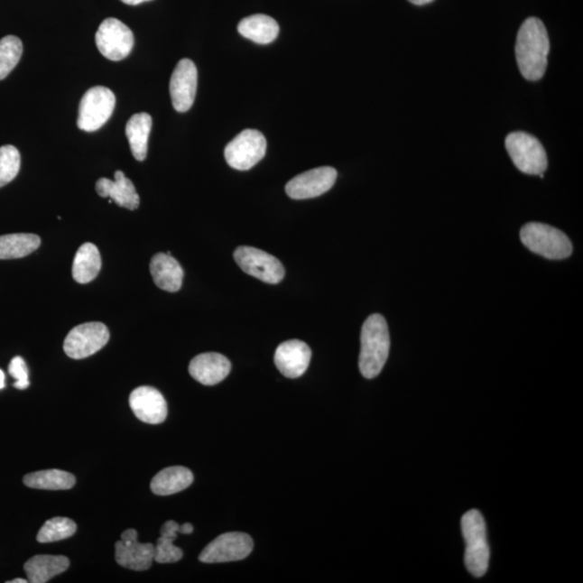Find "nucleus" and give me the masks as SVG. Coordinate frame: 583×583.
Listing matches in <instances>:
<instances>
[{
	"instance_id": "ddd939ff",
	"label": "nucleus",
	"mask_w": 583,
	"mask_h": 583,
	"mask_svg": "<svg viewBox=\"0 0 583 583\" xmlns=\"http://www.w3.org/2000/svg\"><path fill=\"white\" fill-rule=\"evenodd\" d=\"M198 71L190 59L180 60L170 80V96L176 112L190 111L195 102Z\"/></svg>"
},
{
	"instance_id": "72a5a7b5",
	"label": "nucleus",
	"mask_w": 583,
	"mask_h": 583,
	"mask_svg": "<svg viewBox=\"0 0 583 583\" xmlns=\"http://www.w3.org/2000/svg\"><path fill=\"white\" fill-rule=\"evenodd\" d=\"M409 2L417 5H427L429 3H432L433 0H409Z\"/></svg>"
},
{
	"instance_id": "412c9836",
	"label": "nucleus",
	"mask_w": 583,
	"mask_h": 583,
	"mask_svg": "<svg viewBox=\"0 0 583 583\" xmlns=\"http://www.w3.org/2000/svg\"><path fill=\"white\" fill-rule=\"evenodd\" d=\"M194 482V475L185 467H168L157 473L151 483L152 492L158 496H169L184 491Z\"/></svg>"
},
{
	"instance_id": "7c9ffc66",
	"label": "nucleus",
	"mask_w": 583,
	"mask_h": 583,
	"mask_svg": "<svg viewBox=\"0 0 583 583\" xmlns=\"http://www.w3.org/2000/svg\"><path fill=\"white\" fill-rule=\"evenodd\" d=\"M9 374L16 379L14 384L16 389L24 390L30 387L29 368H27L23 357L15 356L11 360Z\"/></svg>"
},
{
	"instance_id": "5701e85b",
	"label": "nucleus",
	"mask_w": 583,
	"mask_h": 583,
	"mask_svg": "<svg viewBox=\"0 0 583 583\" xmlns=\"http://www.w3.org/2000/svg\"><path fill=\"white\" fill-rule=\"evenodd\" d=\"M152 125V117L146 113L134 115L125 125V135L128 137L132 155L137 162L145 161Z\"/></svg>"
},
{
	"instance_id": "39448f33",
	"label": "nucleus",
	"mask_w": 583,
	"mask_h": 583,
	"mask_svg": "<svg viewBox=\"0 0 583 583\" xmlns=\"http://www.w3.org/2000/svg\"><path fill=\"white\" fill-rule=\"evenodd\" d=\"M505 148L521 172L543 178L548 158L541 141L535 136L526 132H513L505 139Z\"/></svg>"
},
{
	"instance_id": "a878e982",
	"label": "nucleus",
	"mask_w": 583,
	"mask_h": 583,
	"mask_svg": "<svg viewBox=\"0 0 583 583\" xmlns=\"http://www.w3.org/2000/svg\"><path fill=\"white\" fill-rule=\"evenodd\" d=\"M42 245L34 234H11L0 236V260H15L30 255Z\"/></svg>"
},
{
	"instance_id": "f257e3e1",
	"label": "nucleus",
	"mask_w": 583,
	"mask_h": 583,
	"mask_svg": "<svg viewBox=\"0 0 583 583\" xmlns=\"http://www.w3.org/2000/svg\"><path fill=\"white\" fill-rule=\"evenodd\" d=\"M550 41L546 26L538 18L527 19L518 32L515 54L524 79H541L546 73Z\"/></svg>"
},
{
	"instance_id": "aec40b11",
	"label": "nucleus",
	"mask_w": 583,
	"mask_h": 583,
	"mask_svg": "<svg viewBox=\"0 0 583 583\" xmlns=\"http://www.w3.org/2000/svg\"><path fill=\"white\" fill-rule=\"evenodd\" d=\"M69 568V560L63 555H36L24 565L27 579L32 583H46Z\"/></svg>"
},
{
	"instance_id": "4468645a",
	"label": "nucleus",
	"mask_w": 583,
	"mask_h": 583,
	"mask_svg": "<svg viewBox=\"0 0 583 583\" xmlns=\"http://www.w3.org/2000/svg\"><path fill=\"white\" fill-rule=\"evenodd\" d=\"M116 562L125 569L143 571L151 569L155 557L153 543H141L137 541V532L134 528L121 535V541L115 544Z\"/></svg>"
},
{
	"instance_id": "20e7f679",
	"label": "nucleus",
	"mask_w": 583,
	"mask_h": 583,
	"mask_svg": "<svg viewBox=\"0 0 583 583\" xmlns=\"http://www.w3.org/2000/svg\"><path fill=\"white\" fill-rule=\"evenodd\" d=\"M520 236L528 250L548 260H564L573 253L569 236L547 224L528 223L521 229Z\"/></svg>"
},
{
	"instance_id": "bb28decb",
	"label": "nucleus",
	"mask_w": 583,
	"mask_h": 583,
	"mask_svg": "<svg viewBox=\"0 0 583 583\" xmlns=\"http://www.w3.org/2000/svg\"><path fill=\"white\" fill-rule=\"evenodd\" d=\"M180 533V525L175 521H168L161 530V537L155 546L153 560L159 564L179 562L183 558L181 549L175 547L173 542Z\"/></svg>"
},
{
	"instance_id": "cd10ccee",
	"label": "nucleus",
	"mask_w": 583,
	"mask_h": 583,
	"mask_svg": "<svg viewBox=\"0 0 583 583\" xmlns=\"http://www.w3.org/2000/svg\"><path fill=\"white\" fill-rule=\"evenodd\" d=\"M77 531V525L73 520L69 518H53L46 522L37 535V541L41 543H51L64 541Z\"/></svg>"
},
{
	"instance_id": "7ed1b4c3",
	"label": "nucleus",
	"mask_w": 583,
	"mask_h": 583,
	"mask_svg": "<svg viewBox=\"0 0 583 583\" xmlns=\"http://www.w3.org/2000/svg\"><path fill=\"white\" fill-rule=\"evenodd\" d=\"M461 532L466 541V568L472 576L481 578L486 574L491 554H489L486 524L480 511H467L461 519Z\"/></svg>"
},
{
	"instance_id": "f3484780",
	"label": "nucleus",
	"mask_w": 583,
	"mask_h": 583,
	"mask_svg": "<svg viewBox=\"0 0 583 583\" xmlns=\"http://www.w3.org/2000/svg\"><path fill=\"white\" fill-rule=\"evenodd\" d=\"M232 370V363L223 355L208 352L194 357L190 365V374L206 386H214L224 381Z\"/></svg>"
},
{
	"instance_id": "1a4fd4ad",
	"label": "nucleus",
	"mask_w": 583,
	"mask_h": 583,
	"mask_svg": "<svg viewBox=\"0 0 583 583\" xmlns=\"http://www.w3.org/2000/svg\"><path fill=\"white\" fill-rule=\"evenodd\" d=\"M109 340L106 324L89 322L80 324L69 333L64 340V351L71 359L80 360L100 351Z\"/></svg>"
},
{
	"instance_id": "a211bd4d",
	"label": "nucleus",
	"mask_w": 583,
	"mask_h": 583,
	"mask_svg": "<svg viewBox=\"0 0 583 583\" xmlns=\"http://www.w3.org/2000/svg\"><path fill=\"white\" fill-rule=\"evenodd\" d=\"M97 192L103 198H111L121 208L136 210L140 206V197L135 186L123 171L115 173V180L100 179L97 181Z\"/></svg>"
},
{
	"instance_id": "2eb2a0df",
	"label": "nucleus",
	"mask_w": 583,
	"mask_h": 583,
	"mask_svg": "<svg viewBox=\"0 0 583 583\" xmlns=\"http://www.w3.org/2000/svg\"><path fill=\"white\" fill-rule=\"evenodd\" d=\"M130 408L143 422L158 425L167 420L168 404L159 390L143 386L134 390L129 398Z\"/></svg>"
},
{
	"instance_id": "c9c22d12",
	"label": "nucleus",
	"mask_w": 583,
	"mask_h": 583,
	"mask_svg": "<svg viewBox=\"0 0 583 583\" xmlns=\"http://www.w3.org/2000/svg\"><path fill=\"white\" fill-rule=\"evenodd\" d=\"M26 582H29V580L21 579V578H16L11 581H7V583H26Z\"/></svg>"
},
{
	"instance_id": "6e6552de",
	"label": "nucleus",
	"mask_w": 583,
	"mask_h": 583,
	"mask_svg": "<svg viewBox=\"0 0 583 583\" xmlns=\"http://www.w3.org/2000/svg\"><path fill=\"white\" fill-rule=\"evenodd\" d=\"M234 256L242 271L264 282L277 284L284 278L282 262L267 252L252 246H239Z\"/></svg>"
},
{
	"instance_id": "b1692460",
	"label": "nucleus",
	"mask_w": 583,
	"mask_h": 583,
	"mask_svg": "<svg viewBox=\"0 0 583 583\" xmlns=\"http://www.w3.org/2000/svg\"><path fill=\"white\" fill-rule=\"evenodd\" d=\"M102 267L100 251L93 245H82L76 253L73 263V278L75 282L86 284L97 277Z\"/></svg>"
},
{
	"instance_id": "0eeeda50",
	"label": "nucleus",
	"mask_w": 583,
	"mask_h": 583,
	"mask_svg": "<svg viewBox=\"0 0 583 583\" xmlns=\"http://www.w3.org/2000/svg\"><path fill=\"white\" fill-rule=\"evenodd\" d=\"M267 142L262 132L247 129L242 131L225 148V159L230 167L246 171L266 155Z\"/></svg>"
},
{
	"instance_id": "6ab92c4d",
	"label": "nucleus",
	"mask_w": 583,
	"mask_h": 583,
	"mask_svg": "<svg viewBox=\"0 0 583 583\" xmlns=\"http://www.w3.org/2000/svg\"><path fill=\"white\" fill-rule=\"evenodd\" d=\"M151 273L158 288L163 291L178 292L183 284L184 271L171 253H158L152 258Z\"/></svg>"
},
{
	"instance_id": "f8f14e48",
	"label": "nucleus",
	"mask_w": 583,
	"mask_h": 583,
	"mask_svg": "<svg viewBox=\"0 0 583 583\" xmlns=\"http://www.w3.org/2000/svg\"><path fill=\"white\" fill-rule=\"evenodd\" d=\"M337 179L338 171L334 168H316L292 179L285 187V191L292 199H311L326 194L332 189Z\"/></svg>"
},
{
	"instance_id": "f704fd0d",
	"label": "nucleus",
	"mask_w": 583,
	"mask_h": 583,
	"mask_svg": "<svg viewBox=\"0 0 583 583\" xmlns=\"http://www.w3.org/2000/svg\"><path fill=\"white\" fill-rule=\"evenodd\" d=\"M5 386V373L0 370V389H4Z\"/></svg>"
},
{
	"instance_id": "393cba45",
	"label": "nucleus",
	"mask_w": 583,
	"mask_h": 583,
	"mask_svg": "<svg viewBox=\"0 0 583 583\" xmlns=\"http://www.w3.org/2000/svg\"><path fill=\"white\" fill-rule=\"evenodd\" d=\"M23 482L31 488L66 491L75 486L76 478L69 472L51 469L30 473L24 477Z\"/></svg>"
},
{
	"instance_id": "9d476101",
	"label": "nucleus",
	"mask_w": 583,
	"mask_h": 583,
	"mask_svg": "<svg viewBox=\"0 0 583 583\" xmlns=\"http://www.w3.org/2000/svg\"><path fill=\"white\" fill-rule=\"evenodd\" d=\"M254 542L245 532H227L208 544L199 555L200 562L207 564L235 562L251 554Z\"/></svg>"
},
{
	"instance_id": "dca6fc26",
	"label": "nucleus",
	"mask_w": 583,
	"mask_h": 583,
	"mask_svg": "<svg viewBox=\"0 0 583 583\" xmlns=\"http://www.w3.org/2000/svg\"><path fill=\"white\" fill-rule=\"evenodd\" d=\"M311 359V350L301 340L292 339L279 345L274 352V365L288 378L304 375Z\"/></svg>"
},
{
	"instance_id": "f03ea898",
	"label": "nucleus",
	"mask_w": 583,
	"mask_h": 583,
	"mask_svg": "<svg viewBox=\"0 0 583 583\" xmlns=\"http://www.w3.org/2000/svg\"><path fill=\"white\" fill-rule=\"evenodd\" d=\"M390 350V337L386 320L382 315H372L363 324L359 368L363 376L373 379L386 365Z\"/></svg>"
},
{
	"instance_id": "423d86ee",
	"label": "nucleus",
	"mask_w": 583,
	"mask_h": 583,
	"mask_svg": "<svg viewBox=\"0 0 583 583\" xmlns=\"http://www.w3.org/2000/svg\"><path fill=\"white\" fill-rule=\"evenodd\" d=\"M116 106V97L106 87H95L82 97L77 125L82 131L95 132L106 125Z\"/></svg>"
},
{
	"instance_id": "4be33fe9",
	"label": "nucleus",
	"mask_w": 583,
	"mask_h": 583,
	"mask_svg": "<svg viewBox=\"0 0 583 583\" xmlns=\"http://www.w3.org/2000/svg\"><path fill=\"white\" fill-rule=\"evenodd\" d=\"M279 31L277 21L265 14L247 16L238 25L239 34L258 45L273 42L278 37Z\"/></svg>"
},
{
	"instance_id": "c756f323",
	"label": "nucleus",
	"mask_w": 583,
	"mask_h": 583,
	"mask_svg": "<svg viewBox=\"0 0 583 583\" xmlns=\"http://www.w3.org/2000/svg\"><path fill=\"white\" fill-rule=\"evenodd\" d=\"M21 167L20 153L13 145L0 147V189L13 181Z\"/></svg>"
},
{
	"instance_id": "9b49d317",
	"label": "nucleus",
	"mask_w": 583,
	"mask_h": 583,
	"mask_svg": "<svg viewBox=\"0 0 583 583\" xmlns=\"http://www.w3.org/2000/svg\"><path fill=\"white\" fill-rule=\"evenodd\" d=\"M96 42L104 57L120 60L128 57L134 46V32L123 22L109 18L104 20L97 32Z\"/></svg>"
},
{
	"instance_id": "473e14b6",
	"label": "nucleus",
	"mask_w": 583,
	"mask_h": 583,
	"mask_svg": "<svg viewBox=\"0 0 583 583\" xmlns=\"http://www.w3.org/2000/svg\"><path fill=\"white\" fill-rule=\"evenodd\" d=\"M120 2H123L125 5H137L143 3L151 2V0H120Z\"/></svg>"
},
{
	"instance_id": "c85d7f7f",
	"label": "nucleus",
	"mask_w": 583,
	"mask_h": 583,
	"mask_svg": "<svg viewBox=\"0 0 583 583\" xmlns=\"http://www.w3.org/2000/svg\"><path fill=\"white\" fill-rule=\"evenodd\" d=\"M23 53V45L16 36H5L0 40V80L7 77L18 65Z\"/></svg>"
},
{
	"instance_id": "2f4dec72",
	"label": "nucleus",
	"mask_w": 583,
	"mask_h": 583,
	"mask_svg": "<svg viewBox=\"0 0 583 583\" xmlns=\"http://www.w3.org/2000/svg\"><path fill=\"white\" fill-rule=\"evenodd\" d=\"M194 532V526H192L190 523H185L183 525H180V533H184V535H190Z\"/></svg>"
}]
</instances>
